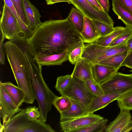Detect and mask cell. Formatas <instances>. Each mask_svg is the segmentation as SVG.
<instances>
[{
    "label": "cell",
    "instance_id": "cell-1",
    "mask_svg": "<svg viewBox=\"0 0 132 132\" xmlns=\"http://www.w3.org/2000/svg\"><path fill=\"white\" fill-rule=\"evenodd\" d=\"M27 40L35 55H48L69 51L82 39L68 16L42 22Z\"/></svg>",
    "mask_w": 132,
    "mask_h": 132
},
{
    "label": "cell",
    "instance_id": "cell-2",
    "mask_svg": "<svg viewBox=\"0 0 132 132\" xmlns=\"http://www.w3.org/2000/svg\"><path fill=\"white\" fill-rule=\"evenodd\" d=\"M7 57L9 62L18 86L24 92V102L34 103L36 97L31 83L29 67L23 53L12 41L4 43Z\"/></svg>",
    "mask_w": 132,
    "mask_h": 132
},
{
    "label": "cell",
    "instance_id": "cell-3",
    "mask_svg": "<svg viewBox=\"0 0 132 132\" xmlns=\"http://www.w3.org/2000/svg\"><path fill=\"white\" fill-rule=\"evenodd\" d=\"M29 68L31 83L40 112L39 119L45 122L47 114L57 96L46 84L42 73V67L39 65H36L30 66Z\"/></svg>",
    "mask_w": 132,
    "mask_h": 132
},
{
    "label": "cell",
    "instance_id": "cell-4",
    "mask_svg": "<svg viewBox=\"0 0 132 132\" xmlns=\"http://www.w3.org/2000/svg\"><path fill=\"white\" fill-rule=\"evenodd\" d=\"M4 132H55L49 125L39 119L29 120L25 109L13 116L3 129Z\"/></svg>",
    "mask_w": 132,
    "mask_h": 132
},
{
    "label": "cell",
    "instance_id": "cell-5",
    "mask_svg": "<svg viewBox=\"0 0 132 132\" xmlns=\"http://www.w3.org/2000/svg\"><path fill=\"white\" fill-rule=\"evenodd\" d=\"M128 50L125 43L113 46H102L95 43L87 44L84 45L81 58L92 64H98L112 56Z\"/></svg>",
    "mask_w": 132,
    "mask_h": 132
},
{
    "label": "cell",
    "instance_id": "cell-6",
    "mask_svg": "<svg viewBox=\"0 0 132 132\" xmlns=\"http://www.w3.org/2000/svg\"><path fill=\"white\" fill-rule=\"evenodd\" d=\"M60 93L61 95L80 103L89 113L91 103L95 97L88 90L84 81L72 77L68 87Z\"/></svg>",
    "mask_w": 132,
    "mask_h": 132
},
{
    "label": "cell",
    "instance_id": "cell-7",
    "mask_svg": "<svg viewBox=\"0 0 132 132\" xmlns=\"http://www.w3.org/2000/svg\"><path fill=\"white\" fill-rule=\"evenodd\" d=\"M0 29L5 38L9 40L22 33L16 18L5 3L0 19Z\"/></svg>",
    "mask_w": 132,
    "mask_h": 132
},
{
    "label": "cell",
    "instance_id": "cell-8",
    "mask_svg": "<svg viewBox=\"0 0 132 132\" xmlns=\"http://www.w3.org/2000/svg\"><path fill=\"white\" fill-rule=\"evenodd\" d=\"M71 0L72 4L85 16L113 27V21L108 12L96 9L87 0Z\"/></svg>",
    "mask_w": 132,
    "mask_h": 132
},
{
    "label": "cell",
    "instance_id": "cell-9",
    "mask_svg": "<svg viewBox=\"0 0 132 132\" xmlns=\"http://www.w3.org/2000/svg\"><path fill=\"white\" fill-rule=\"evenodd\" d=\"M22 109L15 104L0 81V113L3 129L12 117Z\"/></svg>",
    "mask_w": 132,
    "mask_h": 132
},
{
    "label": "cell",
    "instance_id": "cell-10",
    "mask_svg": "<svg viewBox=\"0 0 132 132\" xmlns=\"http://www.w3.org/2000/svg\"><path fill=\"white\" fill-rule=\"evenodd\" d=\"M104 118L94 113H89L85 115L75 118L60 121L61 130L64 132H75L101 120Z\"/></svg>",
    "mask_w": 132,
    "mask_h": 132
},
{
    "label": "cell",
    "instance_id": "cell-11",
    "mask_svg": "<svg viewBox=\"0 0 132 132\" xmlns=\"http://www.w3.org/2000/svg\"><path fill=\"white\" fill-rule=\"evenodd\" d=\"M101 86L105 93L131 90L132 74L117 72Z\"/></svg>",
    "mask_w": 132,
    "mask_h": 132
},
{
    "label": "cell",
    "instance_id": "cell-12",
    "mask_svg": "<svg viewBox=\"0 0 132 132\" xmlns=\"http://www.w3.org/2000/svg\"><path fill=\"white\" fill-rule=\"evenodd\" d=\"M130 110L120 109L116 118L107 126L106 132H128L132 130V117Z\"/></svg>",
    "mask_w": 132,
    "mask_h": 132
},
{
    "label": "cell",
    "instance_id": "cell-13",
    "mask_svg": "<svg viewBox=\"0 0 132 132\" xmlns=\"http://www.w3.org/2000/svg\"><path fill=\"white\" fill-rule=\"evenodd\" d=\"M132 90L106 93L102 96L95 97L90 105L89 113H94L105 108L111 102L117 100L123 94Z\"/></svg>",
    "mask_w": 132,
    "mask_h": 132
},
{
    "label": "cell",
    "instance_id": "cell-14",
    "mask_svg": "<svg viewBox=\"0 0 132 132\" xmlns=\"http://www.w3.org/2000/svg\"><path fill=\"white\" fill-rule=\"evenodd\" d=\"M91 70L93 79L100 85L110 79L118 71L114 68L99 63L92 64Z\"/></svg>",
    "mask_w": 132,
    "mask_h": 132
},
{
    "label": "cell",
    "instance_id": "cell-15",
    "mask_svg": "<svg viewBox=\"0 0 132 132\" xmlns=\"http://www.w3.org/2000/svg\"><path fill=\"white\" fill-rule=\"evenodd\" d=\"M71 74L72 77L84 81L92 77L91 68L92 64L87 60L80 58L75 64Z\"/></svg>",
    "mask_w": 132,
    "mask_h": 132
},
{
    "label": "cell",
    "instance_id": "cell-16",
    "mask_svg": "<svg viewBox=\"0 0 132 132\" xmlns=\"http://www.w3.org/2000/svg\"><path fill=\"white\" fill-rule=\"evenodd\" d=\"M80 35L84 42L87 44L95 43L100 37L93 20L85 16L83 30Z\"/></svg>",
    "mask_w": 132,
    "mask_h": 132
},
{
    "label": "cell",
    "instance_id": "cell-17",
    "mask_svg": "<svg viewBox=\"0 0 132 132\" xmlns=\"http://www.w3.org/2000/svg\"><path fill=\"white\" fill-rule=\"evenodd\" d=\"M24 7L27 21L34 31L42 23L41 16L37 9L29 0H24Z\"/></svg>",
    "mask_w": 132,
    "mask_h": 132
},
{
    "label": "cell",
    "instance_id": "cell-18",
    "mask_svg": "<svg viewBox=\"0 0 132 132\" xmlns=\"http://www.w3.org/2000/svg\"><path fill=\"white\" fill-rule=\"evenodd\" d=\"M68 51H66L57 54L35 55L38 62L42 67L61 65L63 62L68 60Z\"/></svg>",
    "mask_w": 132,
    "mask_h": 132
},
{
    "label": "cell",
    "instance_id": "cell-19",
    "mask_svg": "<svg viewBox=\"0 0 132 132\" xmlns=\"http://www.w3.org/2000/svg\"><path fill=\"white\" fill-rule=\"evenodd\" d=\"M72 105L67 111L60 113V121L75 118L86 115L89 113L80 102L71 99Z\"/></svg>",
    "mask_w": 132,
    "mask_h": 132
},
{
    "label": "cell",
    "instance_id": "cell-20",
    "mask_svg": "<svg viewBox=\"0 0 132 132\" xmlns=\"http://www.w3.org/2000/svg\"><path fill=\"white\" fill-rule=\"evenodd\" d=\"M9 96L15 104L18 107L21 106L24 102L26 94L22 89L11 82L2 83Z\"/></svg>",
    "mask_w": 132,
    "mask_h": 132
},
{
    "label": "cell",
    "instance_id": "cell-21",
    "mask_svg": "<svg viewBox=\"0 0 132 132\" xmlns=\"http://www.w3.org/2000/svg\"><path fill=\"white\" fill-rule=\"evenodd\" d=\"M112 10L126 26L132 27V14L117 0H112Z\"/></svg>",
    "mask_w": 132,
    "mask_h": 132
},
{
    "label": "cell",
    "instance_id": "cell-22",
    "mask_svg": "<svg viewBox=\"0 0 132 132\" xmlns=\"http://www.w3.org/2000/svg\"><path fill=\"white\" fill-rule=\"evenodd\" d=\"M129 50L112 56L98 63L114 68L118 71L121 67V65L128 54Z\"/></svg>",
    "mask_w": 132,
    "mask_h": 132
},
{
    "label": "cell",
    "instance_id": "cell-23",
    "mask_svg": "<svg viewBox=\"0 0 132 132\" xmlns=\"http://www.w3.org/2000/svg\"><path fill=\"white\" fill-rule=\"evenodd\" d=\"M85 16L76 8L72 7L68 16L70 21L80 34L83 30Z\"/></svg>",
    "mask_w": 132,
    "mask_h": 132
},
{
    "label": "cell",
    "instance_id": "cell-24",
    "mask_svg": "<svg viewBox=\"0 0 132 132\" xmlns=\"http://www.w3.org/2000/svg\"><path fill=\"white\" fill-rule=\"evenodd\" d=\"M114 28L113 31L105 36L99 37L95 43L101 46H108L125 29V27L122 26H116Z\"/></svg>",
    "mask_w": 132,
    "mask_h": 132
},
{
    "label": "cell",
    "instance_id": "cell-25",
    "mask_svg": "<svg viewBox=\"0 0 132 132\" xmlns=\"http://www.w3.org/2000/svg\"><path fill=\"white\" fill-rule=\"evenodd\" d=\"M84 43L82 40H81L68 51V60L72 64H75L81 58L85 45Z\"/></svg>",
    "mask_w": 132,
    "mask_h": 132
},
{
    "label": "cell",
    "instance_id": "cell-26",
    "mask_svg": "<svg viewBox=\"0 0 132 132\" xmlns=\"http://www.w3.org/2000/svg\"><path fill=\"white\" fill-rule=\"evenodd\" d=\"M108 120L103 119L88 126L78 129L75 132H105Z\"/></svg>",
    "mask_w": 132,
    "mask_h": 132
},
{
    "label": "cell",
    "instance_id": "cell-27",
    "mask_svg": "<svg viewBox=\"0 0 132 132\" xmlns=\"http://www.w3.org/2000/svg\"><path fill=\"white\" fill-rule=\"evenodd\" d=\"M53 104L60 113L67 110L72 105L70 99L64 96H57Z\"/></svg>",
    "mask_w": 132,
    "mask_h": 132
},
{
    "label": "cell",
    "instance_id": "cell-28",
    "mask_svg": "<svg viewBox=\"0 0 132 132\" xmlns=\"http://www.w3.org/2000/svg\"><path fill=\"white\" fill-rule=\"evenodd\" d=\"M117 100L120 109L132 110V90L123 94Z\"/></svg>",
    "mask_w": 132,
    "mask_h": 132
},
{
    "label": "cell",
    "instance_id": "cell-29",
    "mask_svg": "<svg viewBox=\"0 0 132 132\" xmlns=\"http://www.w3.org/2000/svg\"><path fill=\"white\" fill-rule=\"evenodd\" d=\"M85 82L88 90L95 96H99L105 94L101 85L94 80L93 77L86 80Z\"/></svg>",
    "mask_w": 132,
    "mask_h": 132
},
{
    "label": "cell",
    "instance_id": "cell-30",
    "mask_svg": "<svg viewBox=\"0 0 132 132\" xmlns=\"http://www.w3.org/2000/svg\"><path fill=\"white\" fill-rule=\"evenodd\" d=\"M132 36V27L126 26L122 32L110 44L109 46H113L126 42Z\"/></svg>",
    "mask_w": 132,
    "mask_h": 132
},
{
    "label": "cell",
    "instance_id": "cell-31",
    "mask_svg": "<svg viewBox=\"0 0 132 132\" xmlns=\"http://www.w3.org/2000/svg\"><path fill=\"white\" fill-rule=\"evenodd\" d=\"M72 78L71 74L57 77L55 89L59 93L65 90L70 84Z\"/></svg>",
    "mask_w": 132,
    "mask_h": 132
},
{
    "label": "cell",
    "instance_id": "cell-32",
    "mask_svg": "<svg viewBox=\"0 0 132 132\" xmlns=\"http://www.w3.org/2000/svg\"><path fill=\"white\" fill-rule=\"evenodd\" d=\"M96 26L100 37L105 36L113 31L114 27L104 22L93 20Z\"/></svg>",
    "mask_w": 132,
    "mask_h": 132
},
{
    "label": "cell",
    "instance_id": "cell-33",
    "mask_svg": "<svg viewBox=\"0 0 132 132\" xmlns=\"http://www.w3.org/2000/svg\"><path fill=\"white\" fill-rule=\"evenodd\" d=\"M11 1L20 17L27 25L31 28L25 14L24 7V0Z\"/></svg>",
    "mask_w": 132,
    "mask_h": 132
},
{
    "label": "cell",
    "instance_id": "cell-34",
    "mask_svg": "<svg viewBox=\"0 0 132 132\" xmlns=\"http://www.w3.org/2000/svg\"><path fill=\"white\" fill-rule=\"evenodd\" d=\"M28 119L34 121L37 120L39 118L40 114L38 108L35 106H29L25 109Z\"/></svg>",
    "mask_w": 132,
    "mask_h": 132
},
{
    "label": "cell",
    "instance_id": "cell-35",
    "mask_svg": "<svg viewBox=\"0 0 132 132\" xmlns=\"http://www.w3.org/2000/svg\"><path fill=\"white\" fill-rule=\"evenodd\" d=\"M4 3L11 10L15 15L18 21L21 28L24 27L26 24L23 21L19 15L11 0H3Z\"/></svg>",
    "mask_w": 132,
    "mask_h": 132
},
{
    "label": "cell",
    "instance_id": "cell-36",
    "mask_svg": "<svg viewBox=\"0 0 132 132\" xmlns=\"http://www.w3.org/2000/svg\"><path fill=\"white\" fill-rule=\"evenodd\" d=\"M0 43V63L1 64H5V53L4 41L5 38L2 33L1 32Z\"/></svg>",
    "mask_w": 132,
    "mask_h": 132
},
{
    "label": "cell",
    "instance_id": "cell-37",
    "mask_svg": "<svg viewBox=\"0 0 132 132\" xmlns=\"http://www.w3.org/2000/svg\"><path fill=\"white\" fill-rule=\"evenodd\" d=\"M125 66L132 69V50L128 53L122 63L121 67Z\"/></svg>",
    "mask_w": 132,
    "mask_h": 132
},
{
    "label": "cell",
    "instance_id": "cell-38",
    "mask_svg": "<svg viewBox=\"0 0 132 132\" xmlns=\"http://www.w3.org/2000/svg\"><path fill=\"white\" fill-rule=\"evenodd\" d=\"M132 14V0H117Z\"/></svg>",
    "mask_w": 132,
    "mask_h": 132
},
{
    "label": "cell",
    "instance_id": "cell-39",
    "mask_svg": "<svg viewBox=\"0 0 132 132\" xmlns=\"http://www.w3.org/2000/svg\"><path fill=\"white\" fill-rule=\"evenodd\" d=\"M103 10L105 12H109L110 4L108 0H98Z\"/></svg>",
    "mask_w": 132,
    "mask_h": 132
},
{
    "label": "cell",
    "instance_id": "cell-40",
    "mask_svg": "<svg viewBox=\"0 0 132 132\" xmlns=\"http://www.w3.org/2000/svg\"><path fill=\"white\" fill-rule=\"evenodd\" d=\"M96 9L102 11H105L100 5L98 0H87Z\"/></svg>",
    "mask_w": 132,
    "mask_h": 132
},
{
    "label": "cell",
    "instance_id": "cell-41",
    "mask_svg": "<svg viewBox=\"0 0 132 132\" xmlns=\"http://www.w3.org/2000/svg\"><path fill=\"white\" fill-rule=\"evenodd\" d=\"M47 5H51L60 2H65L69 4H72V2L71 0H45Z\"/></svg>",
    "mask_w": 132,
    "mask_h": 132
},
{
    "label": "cell",
    "instance_id": "cell-42",
    "mask_svg": "<svg viewBox=\"0 0 132 132\" xmlns=\"http://www.w3.org/2000/svg\"><path fill=\"white\" fill-rule=\"evenodd\" d=\"M126 46L129 51L132 50V36L125 42Z\"/></svg>",
    "mask_w": 132,
    "mask_h": 132
},
{
    "label": "cell",
    "instance_id": "cell-43",
    "mask_svg": "<svg viewBox=\"0 0 132 132\" xmlns=\"http://www.w3.org/2000/svg\"><path fill=\"white\" fill-rule=\"evenodd\" d=\"M0 132H2L3 131V128L1 123H0Z\"/></svg>",
    "mask_w": 132,
    "mask_h": 132
},
{
    "label": "cell",
    "instance_id": "cell-44",
    "mask_svg": "<svg viewBox=\"0 0 132 132\" xmlns=\"http://www.w3.org/2000/svg\"><path fill=\"white\" fill-rule=\"evenodd\" d=\"M130 71L131 72V74H132V70H130Z\"/></svg>",
    "mask_w": 132,
    "mask_h": 132
}]
</instances>
